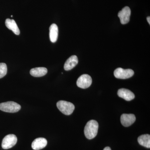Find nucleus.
<instances>
[{"label": "nucleus", "instance_id": "nucleus-4", "mask_svg": "<svg viewBox=\"0 0 150 150\" xmlns=\"http://www.w3.org/2000/svg\"><path fill=\"white\" fill-rule=\"evenodd\" d=\"M134 74V71L132 69H124L121 68H117L114 72V75L115 78L122 79H129L133 76Z\"/></svg>", "mask_w": 150, "mask_h": 150}, {"label": "nucleus", "instance_id": "nucleus-5", "mask_svg": "<svg viewBox=\"0 0 150 150\" xmlns=\"http://www.w3.org/2000/svg\"><path fill=\"white\" fill-rule=\"evenodd\" d=\"M17 142V138L14 134L7 135L3 139L2 142V147L4 149H8L12 148Z\"/></svg>", "mask_w": 150, "mask_h": 150}, {"label": "nucleus", "instance_id": "nucleus-12", "mask_svg": "<svg viewBox=\"0 0 150 150\" xmlns=\"http://www.w3.org/2000/svg\"><path fill=\"white\" fill-rule=\"evenodd\" d=\"M59 29L57 25L53 23L49 28V37L52 43H55L57 41L58 37Z\"/></svg>", "mask_w": 150, "mask_h": 150}, {"label": "nucleus", "instance_id": "nucleus-9", "mask_svg": "<svg viewBox=\"0 0 150 150\" xmlns=\"http://www.w3.org/2000/svg\"><path fill=\"white\" fill-rule=\"evenodd\" d=\"M118 96L127 101H130L135 98V95L131 91L126 88H121L118 91Z\"/></svg>", "mask_w": 150, "mask_h": 150}, {"label": "nucleus", "instance_id": "nucleus-13", "mask_svg": "<svg viewBox=\"0 0 150 150\" xmlns=\"http://www.w3.org/2000/svg\"><path fill=\"white\" fill-rule=\"evenodd\" d=\"M5 24L6 27L11 30L16 35H19L20 33L19 29L16 22L14 20L10 19L9 18L6 19L5 21Z\"/></svg>", "mask_w": 150, "mask_h": 150}, {"label": "nucleus", "instance_id": "nucleus-3", "mask_svg": "<svg viewBox=\"0 0 150 150\" xmlns=\"http://www.w3.org/2000/svg\"><path fill=\"white\" fill-rule=\"evenodd\" d=\"M21 108V106L19 104L13 101L0 103V110L4 112L13 113L18 112Z\"/></svg>", "mask_w": 150, "mask_h": 150}, {"label": "nucleus", "instance_id": "nucleus-7", "mask_svg": "<svg viewBox=\"0 0 150 150\" xmlns=\"http://www.w3.org/2000/svg\"><path fill=\"white\" fill-rule=\"evenodd\" d=\"M131 14L130 8L126 6L120 11L118 13V17L120 19L121 24H126L129 22Z\"/></svg>", "mask_w": 150, "mask_h": 150}, {"label": "nucleus", "instance_id": "nucleus-11", "mask_svg": "<svg viewBox=\"0 0 150 150\" xmlns=\"http://www.w3.org/2000/svg\"><path fill=\"white\" fill-rule=\"evenodd\" d=\"M78 57L76 56H72L69 57L65 62L64 69L66 71H69L74 68L77 65Z\"/></svg>", "mask_w": 150, "mask_h": 150}, {"label": "nucleus", "instance_id": "nucleus-16", "mask_svg": "<svg viewBox=\"0 0 150 150\" xmlns=\"http://www.w3.org/2000/svg\"><path fill=\"white\" fill-rule=\"evenodd\" d=\"M7 72V67L5 63H0V79L4 77Z\"/></svg>", "mask_w": 150, "mask_h": 150}, {"label": "nucleus", "instance_id": "nucleus-6", "mask_svg": "<svg viewBox=\"0 0 150 150\" xmlns=\"http://www.w3.org/2000/svg\"><path fill=\"white\" fill-rule=\"evenodd\" d=\"M92 82V78L89 75L83 74L79 77L77 81V85L80 88L85 89L90 86Z\"/></svg>", "mask_w": 150, "mask_h": 150}, {"label": "nucleus", "instance_id": "nucleus-14", "mask_svg": "<svg viewBox=\"0 0 150 150\" xmlns=\"http://www.w3.org/2000/svg\"><path fill=\"white\" fill-rule=\"evenodd\" d=\"M48 72L47 69L44 67H37L30 70V74L35 77H39L45 76Z\"/></svg>", "mask_w": 150, "mask_h": 150}, {"label": "nucleus", "instance_id": "nucleus-18", "mask_svg": "<svg viewBox=\"0 0 150 150\" xmlns=\"http://www.w3.org/2000/svg\"><path fill=\"white\" fill-rule=\"evenodd\" d=\"M103 150H111V149L109 147H106L104 148Z\"/></svg>", "mask_w": 150, "mask_h": 150}, {"label": "nucleus", "instance_id": "nucleus-15", "mask_svg": "<svg viewBox=\"0 0 150 150\" xmlns=\"http://www.w3.org/2000/svg\"><path fill=\"white\" fill-rule=\"evenodd\" d=\"M138 142L141 146L150 149V136L149 134L141 135L138 138Z\"/></svg>", "mask_w": 150, "mask_h": 150}, {"label": "nucleus", "instance_id": "nucleus-2", "mask_svg": "<svg viewBox=\"0 0 150 150\" xmlns=\"http://www.w3.org/2000/svg\"><path fill=\"white\" fill-rule=\"evenodd\" d=\"M57 107L61 112L66 115H71L75 109L74 105L72 103L65 100H60L57 102Z\"/></svg>", "mask_w": 150, "mask_h": 150}, {"label": "nucleus", "instance_id": "nucleus-1", "mask_svg": "<svg viewBox=\"0 0 150 150\" xmlns=\"http://www.w3.org/2000/svg\"><path fill=\"white\" fill-rule=\"evenodd\" d=\"M98 124L96 121L90 120L86 124L84 128L85 136L88 139H92L97 135Z\"/></svg>", "mask_w": 150, "mask_h": 150}, {"label": "nucleus", "instance_id": "nucleus-17", "mask_svg": "<svg viewBox=\"0 0 150 150\" xmlns=\"http://www.w3.org/2000/svg\"><path fill=\"white\" fill-rule=\"evenodd\" d=\"M147 20L148 22L149 23V24H150V17L148 16L147 18Z\"/></svg>", "mask_w": 150, "mask_h": 150}, {"label": "nucleus", "instance_id": "nucleus-8", "mask_svg": "<svg viewBox=\"0 0 150 150\" xmlns=\"http://www.w3.org/2000/svg\"><path fill=\"white\" fill-rule=\"evenodd\" d=\"M136 120V117L134 114L124 113L121 115V123L125 127L131 126L135 122Z\"/></svg>", "mask_w": 150, "mask_h": 150}, {"label": "nucleus", "instance_id": "nucleus-10", "mask_svg": "<svg viewBox=\"0 0 150 150\" xmlns=\"http://www.w3.org/2000/svg\"><path fill=\"white\" fill-rule=\"evenodd\" d=\"M47 144V141L46 139L38 138L33 141L31 146L33 150H39L45 148Z\"/></svg>", "mask_w": 150, "mask_h": 150}]
</instances>
